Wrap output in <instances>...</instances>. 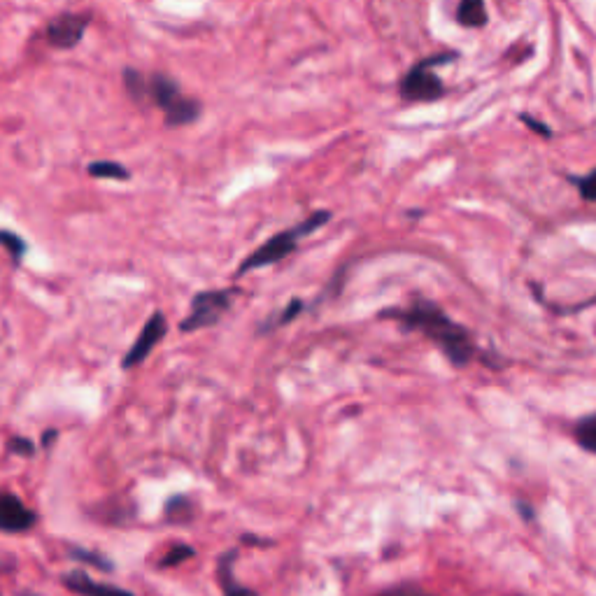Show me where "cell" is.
<instances>
[{
  "label": "cell",
  "mask_w": 596,
  "mask_h": 596,
  "mask_svg": "<svg viewBox=\"0 0 596 596\" xmlns=\"http://www.w3.org/2000/svg\"><path fill=\"white\" fill-rule=\"evenodd\" d=\"M124 91L140 108H156L163 112L166 129L194 124L201 117L203 105L196 98L182 94L180 84L166 73H143L138 68H124Z\"/></svg>",
  "instance_id": "6da1fadb"
},
{
  "label": "cell",
  "mask_w": 596,
  "mask_h": 596,
  "mask_svg": "<svg viewBox=\"0 0 596 596\" xmlns=\"http://www.w3.org/2000/svg\"><path fill=\"white\" fill-rule=\"evenodd\" d=\"M385 317L399 319L406 329H415L424 333L429 340H434L454 366H466L468 361L473 359L475 345L471 333L461 324L452 322V319L434 303L417 301L413 303V308L408 310H387Z\"/></svg>",
  "instance_id": "7a4b0ae2"
},
{
  "label": "cell",
  "mask_w": 596,
  "mask_h": 596,
  "mask_svg": "<svg viewBox=\"0 0 596 596\" xmlns=\"http://www.w3.org/2000/svg\"><path fill=\"white\" fill-rule=\"evenodd\" d=\"M331 219V212H324L319 210L315 215H310L305 222H301L298 226H292V229L278 233V236H273L271 240H266L264 245L257 247L250 257H247L243 264L238 268V275H245L250 271H257V268H264V266H273L282 261L285 257H289L296 250L298 240L310 236L312 231H317L319 226H324L326 222Z\"/></svg>",
  "instance_id": "3957f363"
},
{
  "label": "cell",
  "mask_w": 596,
  "mask_h": 596,
  "mask_svg": "<svg viewBox=\"0 0 596 596\" xmlns=\"http://www.w3.org/2000/svg\"><path fill=\"white\" fill-rule=\"evenodd\" d=\"M457 54H436L429 56L420 63H415L413 68L408 70L406 77H403L399 84V94L406 101H438V98L445 96V84L441 82V77H436L431 73V68L443 66V63L452 61Z\"/></svg>",
  "instance_id": "277c9868"
},
{
  "label": "cell",
  "mask_w": 596,
  "mask_h": 596,
  "mask_svg": "<svg viewBox=\"0 0 596 596\" xmlns=\"http://www.w3.org/2000/svg\"><path fill=\"white\" fill-rule=\"evenodd\" d=\"M91 21L94 19H91L89 12H61L47 21L42 38H45L52 49L68 52V49H75L80 45Z\"/></svg>",
  "instance_id": "5b68a950"
},
{
  "label": "cell",
  "mask_w": 596,
  "mask_h": 596,
  "mask_svg": "<svg viewBox=\"0 0 596 596\" xmlns=\"http://www.w3.org/2000/svg\"><path fill=\"white\" fill-rule=\"evenodd\" d=\"M233 292L231 289H215V292H201L191 301V312L187 319H182L180 329L184 333L205 329L222 319V315L229 310Z\"/></svg>",
  "instance_id": "8992f818"
},
{
  "label": "cell",
  "mask_w": 596,
  "mask_h": 596,
  "mask_svg": "<svg viewBox=\"0 0 596 596\" xmlns=\"http://www.w3.org/2000/svg\"><path fill=\"white\" fill-rule=\"evenodd\" d=\"M166 331H168L166 319H163L161 312H154V315L147 319V324L143 326V331H140V336L136 338V343H133L131 350L124 354L122 368H126V371H129V368L143 364V361L149 357V352H152L154 347H156V343H159V340L163 336H166Z\"/></svg>",
  "instance_id": "52a82bcc"
},
{
  "label": "cell",
  "mask_w": 596,
  "mask_h": 596,
  "mask_svg": "<svg viewBox=\"0 0 596 596\" xmlns=\"http://www.w3.org/2000/svg\"><path fill=\"white\" fill-rule=\"evenodd\" d=\"M38 515L31 508L24 506L19 496L10 492H0V531L5 534H19L35 527Z\"/></svg>",
  "instance_id": "ba28073f"
},
{
  "label": "cell",
  "mask_w": 596,
  "mask_h": 596,
  "mask_svg": "<svg viewBox=\"0 0 596 596\" xmlns=\"http://www.w3.org/2000/svg\"><path fill=\"white\" fill-rule=\"evenodd\" d=\"M63 585H66L70 592H75L80 596H133L131 592L122 590V587L96 583L94 578H89L87 573H82V571L68 573V576L63 578Z\"/></svg>",
  "instance_id": "9c48e42d"
},
{
  "label": "cell",
  "mask_w": 596,
  "mask_h": 596,
  "mask_svg": "<svg viewBox=\"0 0 596 596\" xmlns=\"http://www.w3.org/2000/svg\"><path fill=\"white\" fill-rule=\"evenodd\" d=\"M238 550L226 552V555L219 557V566H217V576H219V585H222L224 596H254L252 590H247L236 580V573H233V562H236Z\"/></svg>",
  "instance_id": "30bf717a"
},
{
  "label": "cell",
  "mask_w": 596,
  "mask_h": 596,
  "mask_svg": "<svg viewBox=\"0 0 596 596\" xmlns=\"http://www.w3.org/2000/svg\"><path fill=\"white\" fill-rule=\"evenodd\" d=\"M87 173L91 177H96V180H117V182L131 180V170L126 168L124 163L110 161V159L91 161L89 166H87Z\"/></svg>",
  "instance_id": "8fae6325"
},
{
  "label": "cell",
  "mask_w": 596,
  "mask_h": 596,
  "mask_svg": "<svg viewBox=\"0 0 596 596\" xmlns=\"http://www.w3.org/2000/svg\"><path fill=\"white\" fill-rule=\"evenodd\" d=\"M457 21L466 28H480L487 24V10L482 0H461L457 7Z\"/></svg>",
  "instance_id": "7c38bea8"
},
{
  "label": "cell",
  "mask_w": 596,
  "mask_h": 596,
  "mask_svg": "<svg viewBox=\"0 0 596 596\" xmlns=\"http://www.w3.org/2000/svg\"><path fill=\"white\" fill-rule=\"evenodd\" d=\"M573 434H576V441L580 447L596 454V413L583 417V420L576 424V429H573Z\"/></svg>",
  "instance_id": "4fadbf2b"
},
{
  "label": "cell",
  "mask_w": 596,
  "mask_h": 596,
  "mask_svg": "<svg viewBox=\"0 0 596 596\" xmlns=\"http://www.w3.org/2000/svg\"><path fill=\"white\" fill-rule=\"evenodd\" d=\"M0 247H5L7 252H10V257L14 259V264H21L26 257V240L19 236V233L14 231H7V229H0Z\"/></svg>",
  "instance_id": "5bb4252c"
},
{
  "label": "cell",
  "mask_w": 596,
  "mask_h": 596,
  "mask_svg": "<svg viewBox=\"0 0 596 596\" xmlns=\"http://www.w3.org/2000/svg\"><path fill=\"white\" fill-rule=\"evenodd\" d=\"M70 557L77 559V562H84L89 566H94V569H101V571H112L115 566H112L110 559H105L103 555H98L94 550H84V548H70L68 552Z\"/></svg>",
  "instance_id": "9a60e30c"
},
{
  "label": "cell",
  "mask_w": 596,
  "mask_h": 596,
  "mask_svg": "<svg viewBox=\"0 0 596 596\" xmlns=\"http://www.w3.org/2000/svg\"><path fill=\"white\" fill-rule=\"evenodd\" d=\"M196 552L189 545H175L173 550H168V555L161 559V569H168V566H177L180 562H187V559L194 557Z\"/></svg>",
  "instance_id": "2e32d148"
},
{
  "label": "cell",
  "mask_w": 596,
  "mask_h": 596,
  "mask_svg": "<svg viewBox=\"0 0 596 596\" xmlns=\"http://www.w3.org/2000/svg\"><path fill=\"white\" fill-rule=\"evenodd\" d=\"M191 510V503L187 496H175L166 503V515L170 520H187V513Z\"/></svg>",
  "instance_id": "e0dca14e"
},
{
  "label": "cell",
  "mask_w": 596,
  "mask_h": 596,
  "mask_svg": "<svg viewBox=\"0 0 596 596\" xmlns=\"http://www.w3.org/2000/svg\"><path fill=\"white\" fill-rule=\"evenodd\" d=\"M578 182V191H580V196L585 198V201H596V170H592L590 175H585V177H580V180H576Z\"/></svg>",
  "instance_id": "ac0fdd59"
},
{
  "label": "cell",
  "mask_w": 596,
  "mask_h": 596,
  "mask_svg": "<svg viewBox=\"0 0 596 596\" xmlns=\"http://www.w3.org/2000/svg\"><path fill=\"white\" fill-rule=\"evenodd\" d=\"M7 452L31 457V454L35 452V445H33V441H28V438H24V436H14V438H10V443H7Z\"/></svg>",
  "instance_id": "d6986e66"
},
{
  "label": "cell",
  "mask_w": 596,
  "mask_h": 596,
  "mask_svg": "<svg viewBox=\"0 0 596 596\" xmlns=\"http://www.w3.org/2000/svg\"><path fill=\"white\" fill-rule=\"evenodd\" d=\"M378 596H429V594L417 590V587H394V590H387Z\"/></svg>",
  "instance_id": "ffe728a7"
},
{
  "label": "cell",
  "mask_w": 596,
  "mask_h": 596,
  "mask_svg": "<svg viewBox=\"0 0 596 596\" xmlns=\"http://www.w3.org/2000/svg\"><path fill=\"white\" fill-rule=\"evenodd\" d=\"M301 305H303L301 301H294L292 305H287V310L282 312V317H280V322H278V324L282 326V324H287L289 319H294V317L298 315V312H301Z\"/></svg>",
  "instance_id": "44dd1931"
},
{
  "label": "cell",
  "mask_w": 596,
  "mask_h": 596,
  "mask_svg": "<svg viewBox=\"0 0 596 596\" xmlns=\"http://www.w3.org/2000/svg\"><path fill=\"white\" fill-rule=\"evenodd\" d=\"M522 122L527 124V126H531V129H536L538 133H541V136H552V131L548 129V126L545 124H538L536 119H529V117H522Z\"/></svg>",
  "instance_id": "7402d4cb"
},
{
  "label": "cell",
  "mask_w": 596,
  "mask_h": 596,
  "mask_svg": "<svg viewBox=\"0 0 596 596\" xmlns=\"http://www.w3.org/2000/svg\"><path fill=\"white\" fill-rule=\"evenodd\" d=\"M517 508H520V510H522V515H524V517H527V520H529V517H534V508L524 506V503H522V501H520V503H517Z\"/></svg>",
  "instance_id": "603a6c76"
}]
</instances>
